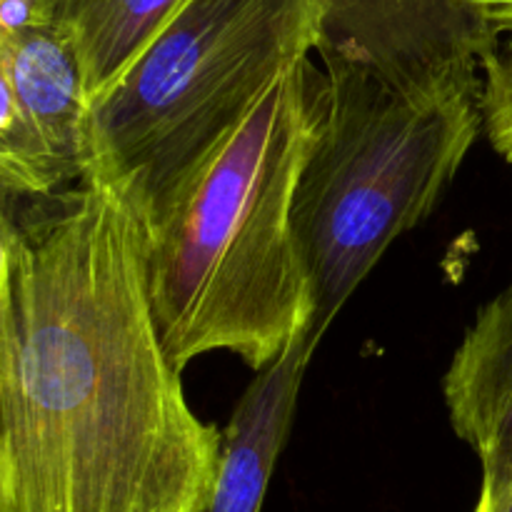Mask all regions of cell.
I'll use <instances>...</instances> for the list:
<instances>
[{
  "mask_svg": "<svg viewBox=\"0 0 512 512\" xmlns=\"http://www.w3.org/2000/svg\"><path fill=\"white\" fill-rule=\"evenodd\" d=\"M0 58L55 168L65 183L78 180L88 160L90 103L68 38L38 0L25 13H0Z\"/></svg>",
  "mask_w": 512,
  "mask_h": 512,
  "instance_id": "6",
  "label": "cell"
},
{
  "mask_svg": "<svg viewBox=\"0 0 512 512\" xmlns=\"http://www.w3.org/2000/svg\"><path fill=\"white\" fill-rule=\"evenodd\" d=\"M323 108L300 170L293 225L320 343L385 250L423 223L483 125V83L405 90L323 50Z\"/></svg>",
  "mask_w": 512,
  "mask_h": 512,
  "instance_id": "3",
  "label": "cell"
},
{
  "mask_svg": "<svg viewBox=\"0 0 512 512\" xmlns=\"http://www.w3.org/2000/svg\"><path fill=\"white\" fill-rule=\"evenodd\" d=\"M315 348L308 335H300L275 363L258 370L220 430L215 488L203 512H263Z\"/></svg>",
  "mask_w": 512,
  "mask_h": 512,
  "instance_id": "7",
  "label": "cell"
},
{
  "mask_svg": "<svg viewBox=\"0 0 512 512\" xmlns=\"http://www.w3.org/2000/svg\"><path fill=\"white\" fill-rule=\"evenodd\" d=\"M328 0H183L90 103L88 160L123 180L148 225L283 70L323 43Z\"/></svg>",
  "mask_w": 512,
  "mask_h": 512,
  "instance_id": "4",
  "label": "cell"
},
{
  "mask_svg": "<svg viewBox=\"0 0 512 512\" xmlns=\"http://www.w3.org/2000/svg\"><path fill=\"white\" fill-rule=\"evenodd\" d=\"M450 423L483 465L512 463V285L480 310L443 383Z\"/></svg>",
  "mask_w": 512,
  "mask_h": 512,
  "instance_id": "8",
  "label": "cell"
},
{
  "mask_svg": "<svg viewBox=\"0 0 512 512\" xmlns=\"http://www.w3.org/2000/svg\"><path fill=\"white\" fill-rule=\"evenodd\" d=\"M0 180L20 198L58 193L65 178L25 118L0 58Z\"/></svg>",
  "mask_w": 512,
  "mask_h": 512,
  "instance_id": "10",
  "label": "cell"
},
{
  "mask_svg": "<svg viewBox=\"0 0 512 512\" xmlns=\"http://www.w3.org/2000/svg\"><path fill=\"white\" fill-rule=\"evenodd\" d=\"M30 200L0 343L3 512H203L220 433L158 338L143 205L93 163Z\"/></svg>",
  "mask_w": 512,
  "mask_h": 512,
  "instance_id": "1",
  "label": "cell"
},
{
  "mask_svg": "<svg viewBox=\"0 0 512 512\" xmlns=\"http://www.w3.org/2000/svg\"><path fill=\"white\" fill-rule=\"evenodd\" d=\"M473 512H512V463L500 473L483 475Z\"/></svg>",
  "mask_w": 512,
  "mask_h": 512,
  "instance_id": "14",
  "label": "cell"
},
{
  "mask_svg": "<svg viewBox=\"0 0 512 512\" xmlns=\"http://www.w3.org/2000/svg\"><path fill=\"white\" fill-rule=\"evenodd\" d=\"M455 3L498 40L503 35L512 38V0H455Z\"/></svg>",
  "mask_w": 512,
  "mask_h": 512,
  "instance_id": "13",
  "label": "cell"
},
{
  "mask_svg": "<svg viewBox=\"0 0 512 512\" xmlns=\"http://www.w3.org/2000/svg\"><path fill=\"white\" fill-rule=\"evenodd\" d=\"M5 510V480H3V455H0V512Z\"/></svg>",
  "mask_w": 512,
  "mask_h": 512,
  "instance_id": "15",
  "label": "cell"
},
{
  "mask_svg": "<svg viewBox=\"0 0 512 512\" xmlns=\"http://www.w3.org/2000/svg\"><path fill=\"white\" fill-rule=\"evenodd\" d=\"M500 40L455 0H328L318 53L348 55L405 90L483 83Z\"/></svg>",
  "mask_w": 512,
  "mask_h": 512,
  "instance_id": "5",
  "label": "cell"
},
{
  "mask_svg": "<svg viewBox=\"0 0 512 512\" xmlns=\"http://www.w3.org/2000/svg\"><path fill=\"white\" fill-rule=\"evenodd\" d=\"M78 58L88 103L105 93L183 0H38Z\"/></svg>",
  "mask_w": 512,
  "mask_h": 512,
  "instance_id": "9",
  "label": "cell"
},
{
  "mask_svg": "<svg viewBox=\"0 0 512 512\" xmlns=\"http://www.w3.org/2000/svg\"><path fill=\"white\" fill-rule=\"evenodd\" d=\"M483 125L493 148L512 163V38L483 58Z\"/></svg>",
  "mask_w": 512,
  "mask_h": 512,
  "instance_id": "11",
  "label": "cell"
},
{
  "mask_svg": "<svg viewBox=\"0 0 512 512\" xmlns=\"http://www.w3.org/2000/svg\"><path fill=\"white\" fill-rule=\"evenodd\" d=\"M0 3H3V0H0Z\"/></svg>",
  "mask_w": 512,
  "mask_h": 512,
  "instance_id": "16",
  "label": "cell"
},
{
  "mask_svg": "<svg viewBox=\"0 0 512 512\" xmlns=\"http://www.w3.org/2000/svg\"><path fill=\"white\" fill-rule=\"evenodd\" d=\"M18 200L23 198L0 180V343L8 333L13 308V268L20 238Z\"/></svg>",
  "mask_w": 512,
  "mask_h": 512,
  "instance_id": "12",
  "label": "cell"
},
{
  "mask_svg": "<svg viewBox=\"0 0 512 512\" xmlns=\"http://www.w3.org/2000/svg\"><path fill=\"white\" fill-rule=\"evenodd\" d=\"M320 108L323 75L303 58L150 225V305L180 373L215 350L258 373L308 335L313 300L293 205Z\"/></svg>",
  "mask_w": 512,
  "mask_h": 512,
  "instance_id": "2",
  "label": "cell"
}]
</instances>
